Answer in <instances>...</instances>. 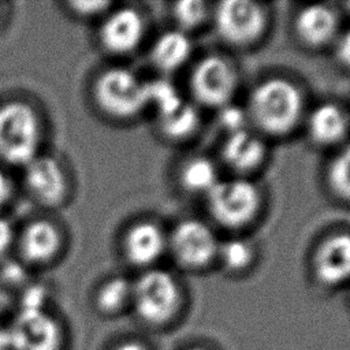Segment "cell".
Masks as SVG:
<instances>
[{
  "mask_svg": "<svg viewBox=\"0 0 350 350\" xmlns=\"http://www.w3.org/2000/svg\"><path fill=\"white\" fill-rule=\"evenodd\" d=\"M42 139L37 109L25 100L0 104V161L25 167L38 156Z\"/></svg>",
  "mask_w": 350,
  "mask_h": 350,
  "instance_id": "obj_1",
  "label": "cell"
},
{
  "mask_svg": "<svg viewBox=\"0 0 350 350\" xmlns=\"http://www.w3.org/2000/svg\"><path fill=\"white\" fill-rule=\"evenodd\" d=\"M302 112V96L287 79L271 78L261 82L250 96L249 116L265 131L283 134L291 130Z\"/></svg>",
  "mask_w": 350,
  "mask_h": 350,
  "instance_id": "obj_2",
  "label": "cell"
},
{
  "mask_svg": "<svg viewBox=\"0 0 350 350\" xmlns=\"http://www.w3.org/2000/svg\"><path fill=\"white\" fill-rule=\"evenodd\" d=\"M92 98L104 115L130 119L148 105L146 83L127 68H107L94 78Z\"/></svg>",
  "mask_w": 350,
  "mask_h": 350,
  "instance_id": "obj_3",
  "label": "cell"
},
{
  "mask_svg": "<svg viewBox=\"0 0 350 350\" xmlns=\"http://www.w3.org/2000/svg\"><path fill=\"white\" fill-rule=\"evenodd\" d=\"M180 293L175 279L165 271L152 269L131 284V306L142 321L160 325L174 317Z\"/></svg>",
  "mask_w": 350,
  "mask_h": 350,
  "instance_id": "obj_4",
  "label": "cell"
},
{
  "mask_svg": "<svg viewBox=\"0 0 350 350\" xmlns=\"http://www.w3.org/2000/svg\"><path fill=\"white\" fill-rule=\"evenodd\" d=\"M8 350H63L64 329L44 306H21L7 324Z\"/></svg>",
  "mask_w": 350,
  "mask_h": 350,
  "instance_id": "obj_5",
  "label": "cell"
},
{
  "mask_svg": "<svg viewBox=\"0 0 350 350\" xmlns=\"http://www.w3.org/2000/svg\"><path fill=\"white\" fill-rule=\"evenodd\" d=\"M209 211L213 217L230 227L247 223L258 209L257 187L246 179L219 180L208 193Z\"/></svg>",
  "mask_w": 350,
  "mask_h": 350,
  "instance_id": "obj_6",
  "label": "cell"
},
{
  "mask_svg": "<svg viewBox=\"0 0 350 350\" xmlns=\"http://www.w3.org/2000/svg\"><path fill=\"white\" fill-rule=\"evenodd\" d=\"M215 22L221 38L234 45H245L261 34L265 18L260 5L253 1L227 0L217 5Z\"/></svg>",
  "mask_w": 350,
  "mask_h": 350,
  "instance_id": "obj_7",
  "label": "cell"
},
{
  "mask_svg": "<svg viewBox=\"0 0 350 350\" xmlns=\"http://www.w3.org/2000/svg\"><path fill=\"white\" fill-rule=\"evenodd\" d=\"M23 171V185L29 196L42 206L55 208L67 197L68 183L62 164L46 154L36 156Z\"/></svg>",
  "mask_w": 350,
  "mask_h": 350,
  "instance_id": "obj_8",
  "label": "cell"
},
{
  "mask_svg": "<svg viewBox=\"0 0 350 350\" xmlns=\"http://www.w3.org/2000/svg\"><path fill=\"white\" fill-rule=\"evenodd\" d=\"M191 89L198 101L220 108L235 89L234 70L219 56L204 57L193 71Z\"/></svg>",
  "mask_w": 350,
  "mask_h": 350,
  "instance_id": "obj_9",
  "label": "cell"
},
{
  "mask_svg": "<svg viewBox=\"0 0 350 350\" xmlns=\"http://www.w3.org/2000/svg\"><path fill=\"white\" fill-rule=\"evenodd\" d=\"M171 247L180 264L201 267L208 264L219 250L213 231L198 220H183L171 237Z\"/></svg>",
  "mask_w": 350,
  "mask_h": 350,
  "instance_id": "obj_10",
  "label": "cell"
},
{
  "mask_svg": "<svg viewBox=\"0 0 350 350\" xmlns=\"http://www.w3.org/2000/svg\"><path fill=\"white\" fill-rule=\"evenodd\" d=\"M144 36V19L130 7L111 11L98 27V42L104 51L124 55L134 51Z\"/></svg>",
  "mask_w": 350,
  "mask_h": 350,
  "instance_id": "obj_11",
  "label": "cell"
},
{
  "mask_svg": "<svg viewBox=\"0 0 350 350\" xmlns=\"http://www.w3.org/2000/svg\"><path fill=\"white\" fill-rule=\"evenodd\" d=\"M64 239L59 226L48 219H34L21 231L18 252L30 265H44L53 261L62 252Z\"/></svg>",
  "mask_w": 350,
  "mask_h": 350,
  "instance_id": "obj_12",
  "label": "cell"
},
{
  "mask_svg": "<svg viewBox=\"0 0 350 350\" xmlns=\"http://www.w3.org/2000/svg\"><path fill=\"white\" fill-rule=\"evenodd\" d=\"M314 269L328 286L346 282L350 278V235L335 234L325 239L316 253Z\"/></svg>",
  "mask_w": 350,
  "mask_h": 350,
  "instance_id": "obj_13",
  "label": "cell"
},
{
  "mask_svg": "<svg viewBox=\"0 0 350 350\" xmlns=\"http://www.w3.org/2000/svg\"><path fill=\"white\" fill-rule=\"evenodd\" d=\"M165 238L161 230L149 221L134 224L123 238V252L133 265H148L163 253Z\"/></svg>",
  "mask_w": 350,
  "mask_h": 350,
  "instance_id": "obj_14",
  "label": "cell"
},
{
  "mask_svg": "<svg viewBox=\"0 0 350 350\" xmlns=\"http://www.w3.org/2000/svg\"><path fill=\"white\" fill-rule=\"evenodd\" d=\"M295 29L302 41L309 45H321L332 38L336 29L335 12L323 4H312L301 10Z\"/></svg>",
  "mask_w": 350,
  "mask_h": 350,
  "instance_id": "obj_15",
  "label": "cell"
},
{
  "mask_svg": "<svg viewBox=\"0 0 350 350\" xmlns=\"http://www.w3.org/2000/svg\"><path fill=\"white\" fill-rule=\"evenodd\" d=\"M223 156L228 165L238 171H247L258 165L264 157V144L247 129L228 134L223 146Z\"/></svg>",
  "mask_w": 350,
  "mask_h": 350,
  "instance_id": "obj_16",
  "label": "cell"
},
{
  "mask_svg": "<svg viewBox=\"0 0 350 350\" xmlns=\"http://www.w3.org/2000/svg\"><path fill=\"white\" fill-rule=\"evenodd\" d=\"M309 134L319 144H334L342 139L347 130V118L335 104H321L309 116Z\"/></svg>",
  "mask_w": 350,
  "mask_h": 350,
  "instance_id": "obj_17",
  "label": "cell"
},
{
  "mask_svg": "<svg viewBox=\"0 0 350 350\" xmlns=\"http://www.w3.org/2000/svg\"><path fill=\"white\" fill-rule=\"evenodd\" d=\"M190 51V40L183 31H167L156 40L152 48V60L160 70L172 71L187 60Z\"/></svg>",
  "mask_w": 350,
  "mask_h": 350,
  "instance_id": "obj_18",
  "label": "cell"
},
{
  "mask_svg": "<svg viewBox=\"0 0 350 350\" xmlns=\"http://www.w3.org/2000/svg\"><path fill=\"white\" fill-rule=\"evenodd\" d=\"M131 304V284L122 276H113L103 282L94 294V306L104 316L120 313Z\"/></svg>",
  "mask_w": 350,
  "mask_h": 350,
  "instance_id": "obj_19",
  "label": "cell"
},
{
  "mask_svg": "<svg viewBox=\"0 0 350 350\" xmlns=\"http://www.w3.org/2000/svg\"><path fill=\"white\" fill-rule=\"evenodd\" d=\"M186 189L197 193H209L219 182L215 164L205 157H196L187 161L180 174Z\"/></svg>",
  "mask_w": 350,
  "mask_h": 350,
  "instance_id": "obj_20",
  "label": "cell"
},
{
  "mask_svg": "<svg viewBox=\"0 0 350 350\" xmlns=\"http://www.w3.org/2000/svg\"><path fill=\"white\" fill-rule=\"evenodd\" d=\"M159 122L161 130L167 135L172 138H182L196 130L198 124V113L190 104L183 101L174 111L159 116Z\"/></svg>",
  "mask_w": 350,
  "mask_h": 350,
  "instance_id": "obj_21",
  "label": "cell"
},
{
  "mask_svg": "<svg viewBox=\"0 0 350 350\" xmlns=\"http://www.w3.org/2000/svg\"><path fill=\"white\" fill-rule=\"evenodd\" d=\"M146 94L148 104L156 108L159 116L174 111L183 103L176 88L165 79H156L146 83Z\"/></svg>",
  "mask_w": 350,
  "mask_h": 350,
  "instance_id": "obj_22",
  "label": "cell"
},
{
  "mask_svg": "<svg viewBox=\"0 0 350 350\" xmlns=\"http://www.w3.org/2000/svg\"><path fill=\"white\" fill-rule=\"evenodd\" d=\"M328 178L334 191L350 200V144L346 145L331 163Z\"/></svg>",
  "mask_w": 350,
  "mask_h": 350,
  "instance_id": "obj_23",
  "label": "cell"
},
{
  "mask_svg": "<svg viewBox=\"0 0 350 350\" xmlns=\"http://www.w3.org/2000/svg\"><path fill=\"white\" fill-rule=\"evenodd\" d=\"M217 253L230 269H242L252 260V249L242 239H230L219 246Z\"/></svg>",
  "mask_w": 350,
  "mask_h": 350,
  "instance_id": "obj_24",
  "label": "cell"
},
{
  "mask_svg": "<svg viewBox=\"0 0 350 350\" xmlns=\"http://www.w3.org/2000/svg\"><path fill=\"white\" fill-rule=\"evenodd\" d=\"M206 15V5L198 0H185L175 4L174 16L183 29H191L202 22Z\"/></svg>",
  "mask_w": 350,
  "mask_h": 350,
  "instance_id": "obj_25",
  "label": "cell"
},
{
  "mask_svg": "<svg viewBox=\"0 0 350 350\" xmlns=\"http://www.w3.org/2000/svg\"><path fill=\"white\" fill-rule=\"evenodd\" d=\"M217 120L220 126L228 131V134L241 131L246 129V120H247V112H245L241 107L234 104H224L219 108Z\"/></svg>",
  "mask_w": 350,
  "mask_h": 350,
  "instance_id": "obj_26",
  "label": "cell"
},
{
  "mask_svg": "<svg viewBox=\"0 0 350 350\" xmlns=\"http://www.w3.org/2000/svg\"><path fill=\"white\" fill-rule=\"evenodd\" d=\"M111 4L108 1H100V0H70L66 3V7L71 14L79 18H90L96 16L101 12H105Z\"/></svg>",
  "mask_w": 350,
  "mask_h": 350,
  "instance_id": "obj_27",
  "label": "cell"
},
{
  "mask_svg": "<svg viewBox=\"0 0 350 350\" xmlns=\"http://www.w3.org/2000/svg\"><path fill=\"white\" fill-rule=\"evenodd\" d=\"M12 193H14L12 182L8 178V175L0 168V208L10 202V200L12 198Z\"/></svg>",
  "mask_w": 350,
  "mask_h": 350,
  "instance_id": "obj_28",
  "label": "cell"
},
{
  "mask_svg": "<svg viewBox=\"0 0 350 350\" xmlns=\"http://www.w3.org/2000/svg\"><path fill=\"white\" fill-rule=\"evenodd\" d=\"M12 238L14 232L11 224L4 217L0 216V256H3L5 250L10 247Z\"/></svg>",
  "mask_w": 350,
  "mask_h": 350,
  "instance_id": "obj_29",
  "label": "cell"
},
{
  "mask_svg": "<svg viewBox=\"0 0 350 350\" xmlns=\"http://www.w3.org/2000/svg\"><path fill=\"white\" fill-rule=\"evenodd\" d=\"M338 56L346 66L350 67V29H347L339 40Z\"/></svg>",
  "mask_w": 350,
  "mask_h": 350,
  "instance_id": "obj_30",
  "label": "cell"
},
{
  "mask_svg": "<svg viewBox=\"0 0 350 350\" xmlns=\"http://www.w3.org/2000/svg\"><path fill=\"white\" fill-rule=\"evenodd\" d=\"M111 350H149L144 343L138 342V340H122L118 345H115Z\"/></svg>",
  "mask_w": 350,
  "mask_h": 350,
  "instance_id": "obj_31",
  "label": "cell"
},
{
  "mask_svg": "<svg viewBox=\"0 0 350 350\" xmlns=\"http://www.w3.org/2000/svg\"><path fill=\"white\" fill-rule=\"evenodd\" d=\"M0 350H8V332L7 325L0 320Z\"/></svg>",
  "mask_w": 350,
  "mask_h": 350,
  "instance_id": "obj_32",
  "label": "cell"
},
{
  "mask_svg": "<svg viewBox=\"0 0 350 350\" xmlns=\"http://www.w3.org/2000/svg\"><path fill=\"white\" fill-rule=\"evenodd\" d=\"M187 350H206L204 347H191V349H187Z\"/></svg>",
  "mask_w": 350,
  "mask_h": 350,
  "instance_id": "obj_33",
  "label": "cell"
}]
</instances>
